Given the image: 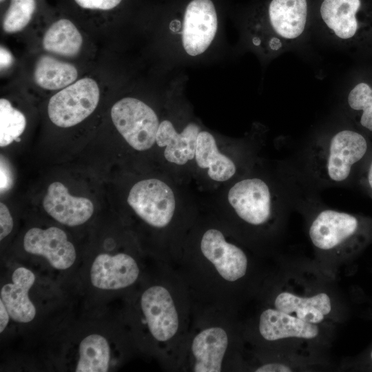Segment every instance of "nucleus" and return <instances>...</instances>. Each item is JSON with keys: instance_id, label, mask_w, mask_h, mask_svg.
<instances>
[{"instance_id": "obj_1", "label": "nucleus", "mask_w": 372, "mask_h": 372, "mask_svg": "<svg viewBox=\"0 0 372 372\" xmlns=\"http://www.w3.org/2000/svg\"><path fill=\"white\" fill-rule=\"evenodd\" d=\"M253 299L259 317L311 341L329 338L351 311L336 278L313 260L278 258Z\"/></svg>"}, {"instance_id": "obj_2", "label": "nucleus", "mask_w": 372, "mask_h": 372, "mask_svg": "<svg viewBox=\"0 0 372 372\" xmlns=\"http://www.w3.org/2000/svg\"><path fill=\"white\" fill-rule=\"evenodd\" d=\"M199 255L188 266L187 288L234 310L252 300L271 272L244 245L227 240L219 229L211 227L202 234ZM195 292V293H196Z\"/></svg>"}, {"instance_id": "obj_3", "label": "nucleus", "mask_w": 372, "mask_h": 372, "mask_svg": "<svg viewBox=\"0 0 372 372\" xmlns=\"http://www.w3.org/2000/svg\"><path fill=\"white\" fill-rule=\"evenodd\" d=\"M308 238L314 262L337 278L342 268L349 266L372 243V218L338 211L316 203L302 201Z\"/></svg>"}, {"instance_id": "obj_4", "label": "nucleus", "mask_w": 372, "mask_h": 372, "mask_svg": "<svg viewBox=\"0 0 372 372\" xmlns=\"http://www.w3.org/2000/svg\"><path fill=\"white\" fill-rule=\"evenodd\" d=\"M372 152L369 137L350 126L318 134L307 146L304 172L318 187L346 185L355 177Z\"/></svg>"}, {"instance_id": "obj_5", "label": "nucleus", "mask_w": 372, "mask_h": 372, "mask_svg": "<svg viewBox=\"0 0 372 372\" xmlns=\"http://www.w3.org/2000/svg\"><path fill=\"white\" fill-rule=\"evenodd\" d=\"M281 192L259 176L243 178L230 187L228 203L250 238H279L287 214V196Z\"/></svg>"}, {"instance_id": "obj_6", "label": "nucleus", "mask_w": 372, "mask_h": 372, "mask_svg": "<svg viewBox=\"0 0 372 372\" xmlns=\"http://www.w3.org/2000/svg\"><path fill=\"white\" fill-rule=\"evenodd\" d=\"M174 279L153 285L141 294L140 307L151 337L180 363L188 339L185 302Z\"/></svg>"}, {"instance_id": "obj_7", "label": "nucleus", "mask_w": 372, "mask_h": 372, "mask_svg": "<svg viewBox=\"0 0 372 372\" xmlns=\"http://www.w3.org/2000/svg\"><path fill=\"white\" fill-rule=\"evenodd\" d=\"M313 0H270L249 30L253 45L275 56L292 47L312 23Z\"/></svg>"}, {"instance_id": "obj_8", "label": "nucleus", "mask_w": 372, "mask_h": 372, "mask_svg": "<svg viewBox=\"0 0 372 372\" xmlns=\"http://www.w3.org/2000/svg\"><path fill=\"white\" fill-rule=\"evenodd\" d=\"M245 343L240 322L205 323L188 337L182 360L194 372H220L229 364L242 369Z\"/></svg>"}, {"instance_id": "obj_9", "label": "nucleus", "mask_w": 372, "mask_h": 372, "mask_svg": "<svg viewBox=\"0 0 372 372\" xmlns=\"http://www.w3.org/2000/svg\"><path fill=\"white\" fill-rule=\"evenodd\" d=\"M313 23L335 41L353 44L372 32V0H313Z\"/></svg>"}, {"instance_id": "obj_10", "label": "nucleus", "mask_w": 372, "mask_h": 372, "mask_svg": "<svg viewBox=\"0 0 372 372\" xmlns=\"http://www.w3.org/2000/svg\"><path fill=\"white\" fill-rule=\"evenodd\" d=\"M111 117L117 131L134 149L145 151L156 143L160 123L155 112L144 102L123 98L112 106Z\"/></svg>"}, {"instance_id": "obj_11", "label": "nucleus", "mask_w": 372, "mask_h": 372, "mask_svg": "<svg viewBox=\"0 0 372 372\" xmlns=\"http://www.w3.org/2000/svg\"><path fill=\"white\" fill-rule=\"evenodd\" d=\"M127 201L135 214L154 228H166L174 220L176 211L174 191L160 179L138 181L130 189Z\"/></svg>"}, {"instance_id": "obj_12", "label": "nucleus", "mask_w": 372, "mask_h": 372, "mask_svg": "<svg viewBox=\"0 0 372 372\" xmlns=\"http://www.w3.org/2000/svg\"><path fill=\"white\" fill-rule=\"evenodd\" d=\"M99 97V88L94 79L78 80L50 98L48 105L49 118L60 127L76 125L94 111Z\"/></svg>"}, {"instance_id": "obj_13", "label": "nucleus", "mask_w": 372, "mask_h": 372, "mask_svg": "<svg viewBox=\"0 0 372 372\" xmlns=\"http://www.w3.org/2000/svg\"><path fill=\"white\" fill-rule=\"evenodd\" d=\"M218 18L211 0H192L184 15L182 43L185 51L195 56L203 53L214 40Z\"/></svg>"}, {"instance_id": "obj_14", "label": "nucleus", "mask_w": 372, "mask_h": 372, "mask_svg": "<svg viewBox=\"0 0 372 372\" xmlns=\"http://www.w3.org/2000/svg\"><path fill=\"white\" fill-rule=\"evenodd\" d=\"M251 354L243 369L255 372L326 371L337 370L338 365L331 356L291 352Z\"/></svg>"}, {"instance_id": "obj_15", "label": "nucleus", "mask_w": 372, "mask_h": 372, "mask_svg": "<svg viewBox=\"0 0 372 372\" xmlns=\"http://www.w3.org/2000/svg\"><path fill=\"white\" fill-rule=\"evenodd\" d=\"M23 247L29 254L44 257L52 267L60 270L70 268L76 257L67 234L56 227L31 228L24 236Z\"/></svg>"}, {"instance_id": "obj_16", "label": "nucleus", "mask_w": 372, "mask_h": 372, "mask_svg": "<svg viewBox=\"0 0 372 372\" xmlns=\"http://www.w3.org/2000/svg\"><path fill=\"white\" fill-rule=\"evenodd\" d=\"M140 269L130 255L101 254L94 259L90 269L91 282L101 289L116 290L133 285L138 279Z\"/></svg>"}, {"instance_id": "obj_17", "label": "nucleus", "mask_w": 372, "mask_h": 372, "mask_svg": "<svg viewBox=\"0 0 372 372\" xmlns=\"http://www.w3.org/2000/svg\"><path fill=\"white\" fill-rule=\"evenodd\" d=\"M43 207L54 220L70 227L85 223L94 212V205L89 198L72 196L68 188L58 181L48 186Z\"/></svg>"}, {"instance_id": "obj_18", "label": "nucleus", "mask_w": 372, "mask_h": 372, "mask_svg": "<svg viewBox=\"0 0 372 372\" xmlns=\"http://www.w3.org/2000/svg\"><path fill=\"white\" fill-rule=\"evenodd\" d=\"M200 132L196 123H189L179 133L170 121L164 120L159 124L156 143L164 148L163 155L169 163L183 165L194 159Z\"/></svg>"}, {"instance_id": "obj_19", "label": "nucleus", "mask_w": 372, "mask_h": 372, "mask_svg": "<svg viewBox=\"0 0 372 372\" xmlns=\"http://www.w3.org/2000/svg\"><path fill=\"white\" fill-rule=\"evenodd\" d=\"M11 283L1 289L0 300L14 321L26 323L36 315V309L29 298L28 292L35 281L34 274L25 267H19L12 273Z\"/></svg>"}, {"instance_id": "obj_20", "label": "nucleus", "mask_w": 372, "mask_h": 372, "mask_svg": "<svg viewBox=\"0 0 372 372\" xmlns=\"http://www.w3.org/2000/svg\"><path fill=\"white\" fill-rule=\"evenodd\" d=\"M194 159L214 181L229 180L237 172L236 163L218 150L215 138L207 131H200L198 135Z\"/></svg>"}, {"instance_id": "obj_21", "label": "nucleus", "mask_w": 372, "mask_h": 372, "mask_svg": "<svg viewBox=\"0 0 372 372\" xmlns=\"http://www.w3.org/2000/svg\"><path fill=\"white\" fill-rule=\"evenodd\" d=\"M344 107L354 127L372 134V85L361 81L354 83L345 94ZM367 136V135H366Z\"/></svg>"}, {"instance_id": "obj_22", "label": "nucleus", "mask_w": 372, "mask_h": 372, "mask_svg": "<svg viewBox=\"0 0 372 372\" xmlns=\"http://www.w3.org/2000/svg\"><path fill=\"white\" fill-rule=\"evenodd\" d=\"M83 39L75 25L67 19L54 22L45 32L42 44L45 50L72 57L81 50Z\"/></svg>"}, {"instance_id": "obj_23", "label": "nucleus", "mask_w": 372, "mask_h": 372, "mask_svg": "<svg viewBox=\"0 0 372 372\" xmlns=\"http://www.w3.org/2000/svg\"><path fill=\"white\" fill-rule=\"evenodd\" d=\"M77 76V70L73 65L45 54L39 58L34 72L36 83L49 90L65 87Z\"/></svg>"}, {"instance_id": "obj_24", "label": "nucleus", "mask_w": 372, "mask_h": 372, "mask_svg": "<svg viewBox=\"0 0 372 372\" xmlns=\"http://www.w3.org/2000/svg\"><path fill=\"white\" fill-rule=\"evenodd\" d=\"M79 358L76 372H106L108 371L110 349L107 340L99 334L84 338L79 347Z\"/></svg>"}, {"instance_id": "obj_25", "label": "nucleus", "mask_w": 372, "mask_h": 372, "mask_svg": "<svg viewBox=\"0 0 372 372\" xmlns=\"http://www.w3.org/2000/svg\"><path fill=\"white\" fill-rule=\"evenodd\" d=\"M26 126L23 114L12 107L10 102L0 99V146L6 147L14 141H20Z\"/></svg>"}, {"instance_id": "obj_26", "label": "nucleus", "mask_w": 372, "mask_h": 372, "mask_svg": "<svg viewBox=\"0 0 372 372\" xmlns=\"http://www.w3.org/2000/svg\"><path fill=\"white\" fill-rule=\"evenodd\" d=\"M36 9V0H10L3 19L4 32L16 33L22 30L31 21Z\"/></svg>"}, {"instance_id": "obj_27", "label": "nucleus", "mask_w": 372, "mask_h": 372, "mask_svg": "<svg viewBox=\"0 0 372 372\" xmlns=\"http://www.w3.org/2000/svg\"><path fill=\"white\" fill-rule=\"evenodd\" d=\"M338 371L372 372V342L360 354L342 359Z\"/></svg>"}, {"instance_id": "obj_28", "label": "nucleus", "mask_w": 372, "mask_h": 372, "mask_svg": "<svg viewBox=\"0 0 372 372\" xmlns=\"http://www.w3.org/2000/svg\"><path fill=\"white\" fill-rule=\"evenodd\" d=\"M357 178L360 185L372 198V152L362 164Z\"/></svg>"}, {"instance_id": "obj_29", "label": "nucleus", "mask_w": 372, "mask_h": 372, "mask_svg": "<svg viewBox=\"0 0 372 372\" xmlns=\"http://www.w3.org/2000/svg\"><path fill=\"white\" fill-rule=\"evenodd\" d=\"M81 8L107 11L117 7L122 0H74Z\"/></svg>"}, {"instance_id": "obj_30", "label": "nucleus", "mask_w": 372, "mask_h": 372, "mask_svg": "<svg viewBox=\"0 0 372 372\" xmlns=\"http://www.w3.org/2000/svg\"><path fill=\"white\" fill-rule=\"evenodd\" d=\"M13 219L8 207L3 203H0V240H2L12 231Z\"/></svg>"}, {"instance_id": "obj_31", "label": "nucleus", "mask_w": 372, "mask_h": 372, "mask_svg": "<svg viewBox=\"0 0 372 372\" xmlns=\"http://www.w3.org/2000/svg\"><path fill=\"white\" fill-rule=\"evenodd\" d=\"M12 185V176L8 162L1 156V192L9 189Z\"/></svg>"}, {"instance_id": "obj_32", "label": "nucleus", "mask_w": 372, "mask_h": 372, "mask_svg": "<svg viewBox=\"0 0 372 372\" xmlns=\"http://www.w3.org/2000/svg\"><path fill=\"white\" fill-rule=\"evenodd\" d=\"M0 56L1 69H6L12 64L14 61L13 56L4 47L1 46L0 48Z\"/></svg>"}, {"instance_id": "obj_33", "label": "nucleus", "mask_w": 372, "mask_h": 372, "mask_svg": "<svg viewBox=\"0 0 372 372\" xmlns=\"http://www.w3.org/2000/svg\"><path fill=\"white\" fill-rule=\"evenodd\" d=\"M9 313L3 302L0 300V332L2 333L9 322Z\"/></svg>"}, {"instance_id": "obj_34", "label": "nucleus", "mask_w": 372, "mask_h": 372, "mask_svg": "<svg viewBox=\"0 0 372 372\" xmlns=\"http://www.w3.org/2000/svg\"><path fill=\"white\" fill-rule=\"evenodd\" d=\"M367 302L368 303H366V306L362 313V316L365 318L372 319V298H371Z\"/></svg>"}, {"instance_id": "obj_35", "label": "nucleus", "mask_w": 372, "mask_h": 372, "mask_svg": "<svg viewBox=\"0 0 372 372\" xmlns=\"http://www.w3.org/2000/svg\"><path fill=\"white\" fill-rule=\"evenodd\" d=\"M0 1H1V2H3V1H4L5 0H0Z\"/></svg>"}]
</instances>
